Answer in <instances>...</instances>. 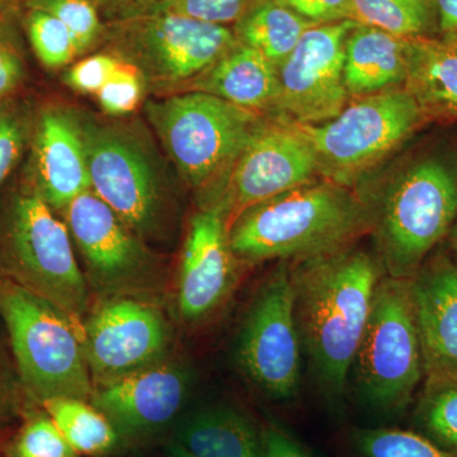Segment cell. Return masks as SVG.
Wrapping results in <instances>:
<instances>
[{"instance_id": "6da1fadb", "label": "cell", "mask_w": 457, "mask_h": 457, "mask_svg": "<svg viewBox=\"0 0 457 457\" xmlns=\"http://www.w3.org/2000/svg\"><path fill=\"white\" fill-rule=\"evenodd\" d=\"M290 269L303 353L319 384L337 398L350 378L383 267L378 257L351 245Z\"/></svg>"}, {"instance_id": "7a4b0ae2", "label": "cell", "mask_w": 457, "mask_h": 457, "mask_svg": "<svg viewBox=\"0 0 457 457\" xmlns=\"http://www.w3.org/2000/svg\"><path fill=\"white\" fill-rule=\"evenodd\" d=\"M374 219L353 188L315 179L240 212L228 224V245L245 263L311 260L351 246Z\"/></svg>"}, {"instance_id": "3957f363", "label": "cell", "mask_w": 457, "mask_h": 457, "mask_svg": "<svg viewBox=\"0 0 457 457\" xmlns=\"http://www.w3.org/2000/svg\"><path fill=\"white\" fill-rule=\"evenodd\" d=\"M0 318L23 389L33 404L54 398H92L95 385L83 323L4 278H0Z\"/></svg>"}, {"instance_id": "277c9868", "label": "cell", "mask_w": 457, "mask_h": 457, "mask_svg": "<svg viewBox=\"0 0 457 457\" xmlns=\"http://www.w3.org/2000/svg\"><path fill=\"white\" fill-rule=\"evenodd\" d=\"M0 278L80 323L88 315L90 287L69 228L35 188L17 192L0 207Z\"/></svg>"}, {"instance_id": "5b68a950", "label": "cell", "mask_w": 457, "mask_h": 457, "mask_svg": "<svg viewBox=\"0 0 457 457\" xmlns=\"http://www.w3.org/2000/svg\"><path fill=\"white\" fill-rule=\"evenodd\" d=\"M457 218V171L425 159L400 174L375 210L378 261L385 276L411 279Z\"/></svg>"}, {"instance_id": "8992f818", "label": "cell", "mask_w": 457, "mask_h": 457, "mask_svg": "<svg viewBox=\"0 0 457 457\" xmlns=\"http://www.w3.org/2000/svg\"><path fill=\"white\" fill-rule=\"evenodd\" d=\"M351 372L360 399L376 413H399L413 399L425 368L411 279L384 275L378 282Z\"/></svg>"}, {"instance_id": "52a82bcc", "label": "cell", "mask_w": 457, "mask_h": 457, "mask_svg": "<svg viewBox=\"0 0 457 457\" xmlns=\"http://www.w3.org/2000/svg\"><path fill=\"white\" fill-rule=\"evenodd\" d=\"M165 149L192 188L212 189L263 123L258 112L204 92L147 106Z\"/></svg>"}, {"instance_id": "ba28073f", "label": "cell", "mask_w": 457, "mask_h": 457, "mask_svg": "<svg viewBox=\"0 0 457 457\" xmlns=\"http://www.w3.org/2000/svg\"><path fill=\"white\" fill-rule=\"evenodd\" d=\"M426 121L404 87L357 98L329 121L299 125L311 140L321 179L354 188Z\"/></svg>"}, {"instance_id": "9c48e42d", "label": "cell", "mask_w": 457, "mask_h": 457, "mask_svg": "<svg viewBox=\"0 0 457 457\" xmlns=\"http://www.w3.org/2000/svg\"><path fill=\"white\" fill-rule=\"evenodd\" d=\"M303 352L290 264L282 262L246 312L237 336V361L264 395L288 402L299 394Z\"/></svg>"}, {"instance_id": "30bf717a", "label": "cell", "mask_w": 457, "mask_h": 457, "mask_svg": "<svg viewBox=\"0 0 457 457\" xmlns=\"http://www.w3.org/2000/svg\"><path fill=\"white\" fill-rule=\"evenodd\" d=\"M82 131L93 194L141 240L161 237L168 206L152 156L130 132L92 122Z\"/></svg>"}, {"instance_id": "8fae6325", "label": "cell", "mask_w": 457, "mask_h": 457, "mask_svg": "<svg viewBox=\"0 0 457 457\" xmlns=\"http://www.w3.org/2000/svg\"><path fill=\"white\" fill-rule=\"evenodd\" d=\"M311 140L296 123L263 122L243 147L220 182L210 189L204 207H215L228 225L245 212L318 179Z\"/></svg>"}, {"instance_id": "7c38bea8", "label": "cell", "mask_w": 457, "mask_h": 457, "mask_svg": "<svg viewBox=\"0 0 457 457\" xmlns=\"http://www.w3.org/2000/svg\"><path fill=\"white\" fill-rule=\"evenodd\" d=\"M64 215L71 240L80 252L90 290L104 297H143L161 286L155 258L93 192L75 198Z\"/></svg>"}, {"instance_id": "4fadbf2b", "label": "cell", "mask_w": 457, "mask_h": 457, "mask_svg": "<svg viewBox=\"0 0 457 457\" xmlns=\"http://www.w3.org/2000/svg\"><path fill=\"white\" fill-rule=\"evenodd\" d=\"M83 323L93 385L112 383L167 360L170 327L145 297L108 296Z\"/></svg>"}, {"instance_id": "5bb4252c", "label": "cell", "mask_w": 457, "mask_h": 457, "mask_svg": "<svg viewBox=\"0 0 457 457\" xmlns=\"http://www.w3.org/2000/svg\"><path fill=\"white\" fill-rule=\"evenodd\" d=\"M357 22L341 21L312 27L278 66V101L275 112L296 125L329 121L347 106L345 51Z\"/></svg>"}, {"instance_id": "9a60e30c", "label": "cell", "mask_w": 457, "mask_h": 457, "mask_svg": "<svg viewBox=\"0 0 457 457\" xmlns=\"http://www.w3.org/2000/svg\"><path fill=\"white\" fill-rule=\"evenodd\" d=\"M189 386V370L165 360L95 386L89 402L110 420L121 440H141L173 422L187 400Z\"/></svg>"}, {"instance_id": "2e32d148", "label": "cell", "mask_w": 457, "mask_h": 457, "mask_svg": "<svg viewBox=\"0 0 457 457\" xmlns=\"http://www.w3.org/2000/svg\"><path fill=\"white\" fill-rule=\"evenodd\" d=\"M228 233L227 218L215 207H204L192 219L177 278V311L186 323L212 317L236 285L239 261Z\"/></svg>"}, {"instance_id": "e0dca14e", "label": "cell", "mask_w": 457, "mask_h": 457, "mask_svg": "<svg viewBox=\"0 0 457 457\" xmlns=\"http://www.w3.org/2000/svg\"><path fill=\"white\" fill-rule=\"evenodd\" d=\"M237 42L225 26L155 13L137 33L135 49L153 78L176 83L197 78Z\"/></svg>"}, {"instance_id": "ac0fdd59", "label": "cell", "mask_w": 457, "mask_h": 457, "mask_svg": "<svg viewBox=\"0 0 457 457\" xmlns=\"http://www.w3.org/2000/svg\"><path fill=\"white\" fill-rule=\"evenodd\" d=\"M425 378H457V269L435 255L411 278Z\"/></svg>"}, {"instance_id": "d6986e66", "label": "cell", "mask_w": 457, "mask_h": 457, "mask_svg": "<svg viewBox=\"0 0 457 457\" xmlns=\"http://www.w3.org/2000/svg\"><path fill=\"white\" fill-rule=\"evenodd\" d=\"M33 162V188L54 212H64L75 198L89 191L82 125L64 111L42 114L36 129Z\"/></svg>"}, {"instance_id": "ffe728a7", "label": "cell", "mask_w": 457, "mask_h": 457, "mask_svg": "<svg viewBox=\"0 0 457 457\" xmlns=\"http://www.w3.org/2000/svg\"><path fill=\"white\" fill-rule=\"evenodd\" d=\"M408 49V38L357 23L345 41L348 95L359 98L399 88L407 78Z\"/></svg>"}, {"instance_id": "44dd1931", "label": "cell", "mask_w": 457, "mask_h": 457, "mask_svg": "<svg viewBox=\"0 0 457 457\" xmlns=\"http://www.w3.org/2000/svg\"><path fill=\"white\" fill-rule=\"evenodd\" d=\"M196 79L197 92L216 96L254 112L275 111L278 104V68L260 51L240 42Z\"/></svg>"}, {"instance_id": "7402d4cb", "label": "cell", "mask_w": 457, "mask_h": 457, "mask_svg": "<svg viewBox=\"0 0 457 457\" xmlns=\"http://www.w3.org/2000/svg\"><path fill=\"white\" fill-rule=\"evenodd\" d=\"M404 88L427 120L457 121V37L408 38Z\"/></svg>"}, {"instance_id": "603a6c76", "label": "cell", "mask_w": 457, "mask_h": 457, "mask_svg": "<svg viewBox=\"0 0 457 457\" xmlns=\"http://www.w3.org/2000/svg\"><path fill=\"white\" fill-rule=\"evenodd\" d=\"M176 441L195 457H261V431L230 407L189 414L179 423Z\"/></svg>"}, {"instance_id": "cb8c5ba5", "label": "cell", "mask_w": 457, "mask_h": 457, "mask_svg": "<svg viewBox=\"0 0 457 457\" xmlns=\"http://www.w3.org/2000/svg\"><path fill=\"white\" fill-rule=\"evenodd\" d=\"M318 26L273 0H260L237 21L240 44L260 51L276 68L290 55L303 33Z\"/></svg>"}, {"instance_id": "d4e9b609", "label": "cell", "mask_w": 457, "mask_h": 457, "mask_svg": "<svg viewBox=\"0 0 457 457\" xmlns=\"http://www.w3.org/2000/svg\"><path fill=\"white\" fill-rule=\"evenodd\" d=\"M40 407L78 455H108L121 441L110 420L89 400L54 398L45 400Z\"/></svg>"}, {"instance_id": "484cf974", "label": "cell", "mask_w": 457, "mask_h": 457, "mask_svg": "<svg viewBox=\"0 0 457 457\" xmlns=\"http://www.w3.org/2000/svg\"><path fill=\"white\" fill-rule=\"evenodd\" d=\"M414 420L420 435L457 456V378H425Z\"/></svg>"}, {"instance_id": "4316f807", "label": "cell", "mask_w": 457, "mask_h": 457, "mask_svg": "<svg viewBox=\"0 0 457 457\" xmlns=\"http://www.w3.org/2000/svg\"><path fill=\"white\" fill-rule=\"evenodd\" d=\"M354 21L402 38L423 37L429 0H352Z\"/></svg>"}, {"instance_id": "83f0119b", "label": "cell", "mask_w": 457, "mask_h": 457, "mask_svg": "<svg viewBox=\"0 0 457 457\" xmlns=\"http://www.w3.org/2000/svg\"><path fill=\"white\" fill-rule=\"evenodd\" d=\"M4 457H79L37 404L26 409L14 435L5 441Z\"/></svg>"}, {"instance_id": "f1b7e54d", "label": "cell", "mask_w": 457, "mask_h": 457, "mask_svg": "<svg viewBox=\"0 0 457 457\" xmlns=\"http://www.w3.org/2000/svg\"><path fill=\"white\" fill-rule=\"evenodd\" d=\"M353 442L361 457H457L420 433L404 429H357Z\"/></svg>"}, {"instance_id": "f546056e", "label": "cell", "mask_w": 457, "mask_h": 457, "mask_svg": "<svg viewBox=\"0 0 457 457\" xmlns=\"http://www.w3.org/2000/svg\"><path fill=\"white\" fill-rule=\"evenodd\" d=\"M27 27L36 55L47 68H62L79 54L71 33L53 14L31 9Z\"/></svg>"}, {"instance_id": "4dcf8cb0", "label": "cell", "mask_w": 457, "mask_h": 457, "mask_svg": "<svg viewBox=\"0 0 457 457\" xmlns=\"http://www.w3.org/2000/svg\"><path fill=\"white\" fill-rule=\"evenodd\" d=\"M29 8L56 17L73 36L79 54L88 49L98 36L101 26L92 0H29Z\"/></svg>"}, {"instance_id": "1f68e13d", "label": "cell", "mask_w": 457, "mask_h": 457, "mask_svg": "<svg viewBox=\"0 0 457 457\" xmlns=\"http://www.w3.org/2000/svg\"><path fill=\"white\" fill-rule=\"evenodd\" d=\"M251 0H158L155 13L179 14L225 26L245 14Z\"/></svg>"}, {"instance_id": "d6a6232c", "label": "cell", "mask_w": 457, "mask_h": 457, "mask_svg": "<svg viewBox=\"0 0 457 457\" xmlns=\"http://www.w3.org/2000/svg\"><path fill=\"white\" fill-rule=\"evenodd\" d=\"M31 404L18 375L11 348L8 351L0 341V435L14 420H21Z\"/></svg>"}, {"instance_id": "836d02e7", "label": "cell", "mask_w": 457, "mask_h": 457, "mask_svg": "<svg viewBox=\"0 0 457 457\" xmlns=\"http://www.w3.org/2000/svg\"><path fill=\"white\" fill-rule=\"evenodd\" d=\"M143 96V82L139 75L131 69L119 66L112 77L97 93L99 104L104 112L122 116L132 112L140 104Z\"/></svg>"}, {"instance_id": "e575fe53", "label": "cell", "mask_w": 457, "mask_h": 457, "mask_svg": "<svg viewBox=\"0 0 457 457\" xmlns=\"http://www.w3.org/2000/svg\"><path fill=\"white\" fill-rule=\"evenodd\" d=\"M120 65L121 64L110 55L87 57L68 71L65 80L78 92L97 95Z\"/></svg>"}, {"instance_id": "d590c367", "label": "cell", "mask_w": 457, "mask_h": 457, "mask_svg": "<svg viewBox=\"0 0 457 457\" xmlns=\"http://www.w3.org/2000/svg\"><path fill=\"white\" fill-rule=\"evenodd\" d=\"M25 137L22 117L14 111H0V187L17 164Z\"/></svg>"}, {"instance_id": "8d00e7d4", "label": "cell", "mask_w": 457, "mask_h": 457, "mask_svg": "<svg viewBox=\"0 0 457 457\" xmlns=\"http://www.w3.org/2000/svg\"><path fill=\"white\" fill-rule=\"evenodd\" d=\"M273 2L317 25L354 21L352 0H273Z\"/></svg>"}, {"instance_id": "74e56055", "label": "cell", "mask_w": 457, "mask_h": 457, "mask_svg": "<svg viewBox=\"0 0 457 457\" xmlns=\"http://www.w3.org/2000/svg\"><path fill=\"white\" fill-rule=\"evenodd\" d=\"M261 457H314L285 428L270 423L261 429Z\"/></svg>"}, {"instance_id": "f35d334b", "label": "cell", "mask_w": 457, "mask_h": 457, "mask_svg": "<svg viewBox=\"0 0 457 457\" xmlns=\"http://www.w3.org/2000/svg\"><path fill=\"white\" fill-rule=\"evenodd\" d=\"M21 75H22V65L17 55L12 56L4 64L0 65V98L16 87Z\"/></svg>"}, {"instance_id": "ab89813d", "label": "cell", "mask_w": 457, "mask_h": 457, "mask_svg": "<svg viewBox=\"0 0 457 457\" xmlns=\"http://www.w3.org/2000/svg\"><path fill=\"white\" fill-rule=\"evenodd\" d=\"M440 18L441 29L457 36V0H432Z\"/></svg>"}, {"instance_id": "60d3db41", "label": "cell", "mask_w": 457, "mask_h": 457, "mask_svg": "<svg viewBox=\"0 0 457 457\" xmlns=\"http://www.w3.org/2000/svg\"><path fill=\"white\" fill-rule=\"evenodd\" d=\"M165 457H195L176 440L170 442L165 447Z\"/></svg>"}, {"instance_id": "b9f144b4", "label": "cell", "mask_w": 457, "mask_h": 457, "mask_svg": "<svg viewBox=\"0 0 457 457\" xmlns=\"http://www.w3.org/2000/svg\"><path fill=\"white\" fill-rule=\"evenodd\" d=\"M13 55H16L13 51L9 50L8 47L3 46V45H0V65L4 64V62Z\"/></svg>"}, {"instance_id": "7bdbcfd3", "label": "cell", "mask_w": 457, "mask_h": 457, "mask_svg": "<svg viewBox=\"0 0 457 457\" xmlns=\"http://www.w3.org/2000/svg\"><path fill=\"white\" fill-rule=\"evenodd\" d=\"M451 245H453V253H455V266L457 269V227L451 231Z\"/></svg>"}, {"instance_id": "ee69618b", "label": "cell", "mask_w": 457, "mask_h": 457, "mask_svg": "<svg viewBox=\"0 0 457 457\" xmlns=\"http://www.w3.org/2000/svg\"><path fill=\"white\" fill-rule=\"evenodd\" d=\"M2 436L0 435V457H4V445L5 442H3Z\"/></svg>"}]
</instances>
